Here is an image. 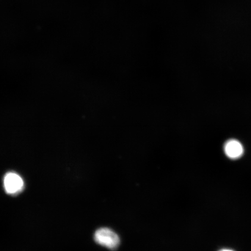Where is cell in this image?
Segmentation results:
<instances>
[{
  "mask_svg": "<svg viewBox=\"0 0 251 251\" xmlns=\"http://www.w3.org/2000/svg\"><path fill=\"white\" fill-rule=\"evenodd\" d=\"M94 238L97 244L109 250L117 249L120 244L118 235L109 228L98 229L94 233Z\"/></svg>",
  "mask_w": 251,
  "mask_h": 251,
  "instance_id": "cell-1",
  "label": "cell"
},
{
  "mask_svg": "<svg viewBox=\"0 0 251 251\" xmlns=\"http://www.w3.org/2000/svg\"><path fill=\"white\" fill-rule=\"evenodd\" d=\"M3 186L8 195L17 196L24 189L25 183L20 175L14 172L7 173L3 178Z\"/></svg>",
  "mask_w": 251,
  "mask_h": 251,
  "instance_id": "cell-2",
  "label": "cell"
},
{
  "mask_svg": "<svg viewBox=\"0 0 251 251\" xmlns=\"http://www.w3.org/2000/svg\"><path fill=\"white\" fill-rule=\"evenodd\" d=\"M223 149L225 156L231 161L242 158L245 153L244 144L239 140L234 138L226 141Z\"/></svg>",
  "mask_w": 251,
  "mask_h": 251,
  "instance_id": "cell-3",
  "label": "cell"
},
{
  "mask_svg": "<svg viewBox=\"0 0 251 251\" xmlns=\"http://www.w3.org/2000/svg\"><path fill=\"white\" fill-rule=\"evenodd\" d=\"M219 251H234L231 250H228V249H223V250H220Z\"/></svg>",
  "mask_w": 251,
  "mask_h": 251,
  "instance_id": "cell-4",
  "label": "cell"
}]
</instances>
